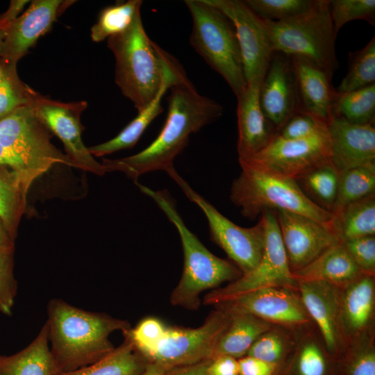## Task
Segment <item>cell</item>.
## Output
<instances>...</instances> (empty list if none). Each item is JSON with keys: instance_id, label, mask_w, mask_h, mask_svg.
Here are the masks:
<instances>
[{"instance_id": "obj_43", "label": "cell", "mask_w": 375, "mask_h": 375, "mask_svg": "<svg viewBox=\"0 0 375 375\" xmlns=\"http://www.w3.org/2000/svg\"><path fill=\"white\" fill-rule=\"evenodd\" d=\"M363 273H375V236L369 235L341 242Z\"/></svg>"}, {"instance_id": "obj_1", "label": "cell", "mask_w": 375, "mask_h": 375, "mask_svg": "<svg viewBox=\"0 0 375 375\" xmlns=\"http://www.w3.org/2000/svg\"><path fill=\"white\" fill-rule=\"evenodd\" d=\"M168 97V113L157 138L142 151L115 160L105 159L106 172L119 171L137 183L144 174L167 169L188 145L190 135L219 118L223 107L200 94L185 78L173 84Z\"/></svg>"}, {"instance_id": "obj_28", "label": "cell", "mask_w": 375, "mask_h": 375, "mask_svg": "<svg viewBox=\"0 0 375 375\" xmlns=\"http://www.w3.org/2000/svg\"><path fill=\"white\" fill-rule=\"evenodd\" d=\"M340 242L375 235V193L333 213L328 225Z\"/></svg>"}, {"instance_id": "obj_29", "label": "cell", "mask_w": 375, "mask_h": 375, "mask_svg": "<svg viewBox=\"0 0 375 375\" xmlns=\"http://www.w3.org/2000/svg\"><path fill=\"white\" fill-rule=\"evenodd\" d=\"M185 77L186 75L167 81L153 101L145 109L138 112L137 117L117 136L103 143L88 147L89 152L92 156H102L133 147L151 122L163 111L161 103L163 95L173 84Z\"/></svg>"}, {"instance_id": "obj_3", "label": "cell", "mask_w": 375, "mask_h": 375, "mask_svg": "<svg viewBox=\"0 0 375 375\" xmlns=\"http://www.w3.org/2000/svg\"><path fill=\"white\" fill-rule=\"evenodd\" d=\"M108 47L115 58V81L138 112L167 81L186 74L176 58L148 37L140 12L125 31L108 38Z\"/></svg>"}, {"instance_id": "obj_19", "label": "cell", "mask_w": 375, "mask_h": 375, "mask_svg": "<svg viewBox=\"0 0 375 375\" xmlns=\"http://www.w3.org/2000/svg\"><path fill=\"white\" fill-rule=\"evenodd\" d=\"M297 287L303 304L317 325L326 349L336 353L344 336L340 314L342 288L320 281H297Z\"/></svg>"}, {"instance_id": "obj_44", "label": "cell", "mask_w": 375, "mask_h": 375, "mask_svg": "<svg viewBox=\"0 0 375 375\" xmlns=\"http://www.w3.org/2000/svg\"><path fill=\"white\" fill-rule=\"evenodd\" d=\"M297 370L299 375H326V358L315 341L308 340L301 346L297 354Z\"/></svg>"}, {"instance_id": "obj_53", "label": "cell", "mask_w": 375, "mask_h": 375, "mask_svg": "<svg viewBox=\"0 0 375 375\" xmlns=\"http://www.w3.org/2000/svg\"><path fill=\"white\" fill-rule=\"evenodd\" d=\"M6 36V32L4 31L0 30V61L3 56V42Z\"/></svg>"}, {"instance_id": "obj_9", "label": "cell", "mask_w": 375, "mask_h": 375, "mask_svg": "<svg viewBox=\"0 0 375 375\" xmlns=\"http://www.w3.org/2000/svg\"><path fill=\"white\" fill-rule=\"evenodd\" d=\"M34 101L0 119V144L22 158L39 176L55 164L77 168L51 142L49 130L38 116Z\"/></svg>"}, {"instance_id": "obj_35", "label": "cell", "mask_w": 375, "mask_h": 375, "mask_svg": "<svg viewBox=\"0 0 375 375\" xmlns=\"http://www.w3.org/2000/svg\"><path fill=\"white\" fill-rule=\"evenodd\" d=\"M375 84V37L360 50L351 53L349 67L336 91L359 90Z\"/></svg>"}, {"instance_id": "obj_15", "label": "cell", "mask_w": 375, "mask_h": 375, "mask_svg": "<svg viewBox=\"0 0 375 375\" xmlns=\"http://www.w3.org/2000/svg\"><path fill=\"white\" fill-rule=\"evenodd\" d=\"M275 212L292 272L304 267L326 250L340 243L324 224L301 214L286 210Z\"/></svg>"}, {"instance_id": "obj_16", "label": "cell", "mask_w": 375, "mask_h": 375, "mask_svg": "<svg viewBox=\"0 0 375 375\" xmlns=\"http://www.w3.org/2000/svg\"><path fill=\"white\" fill-rule=\"evenodd\" d=\"M261 110L277 132L299 110L296 78L290 56L274 52L259 90Z\"/></svg>"}, {"instance_id": "obj_51", "label": "cell", "mask_w": 375, "mask_h": 375, "mask_svg": "<svg viewBox=\"0 0 375 375\" xmlns=\"http://www.w3.org/2000/svg\"><path fill=\"white\" fill-rule=\"evenodd\" d=\"M169 368L153 362H149L145 370L141 375H163Z\"/></svg>"}, {"instance_id": "obj_54", "label": "cell", "mask_w": 375, "mask_h": 375, "mask_svg": "<svg viewBox=\"0 0 375 375\" xmlns=\"http://www.w3.org/2000/svg\"><path fill=\"white\" fill-rule=\"evenodd\" d=\"M3 73V66H2V65L0 63V81H1V78H2Z\"/></svg>"}, {"instance_id": "obj_10", "label": "cell", "mask_w": 375, "mask_h": 375, "mask_svg": "<svg viewBox=\"0 0 375 375\" xmlns=\"http://www.w3.org/2000/svg\"><path fill=\"white\" fill-rule=\"evenodd\" d=\"M166 172L188 199L204 212L212 240L225 251L242 274L253 269L259 263L265 247V228L261 217L253 226L244 228L238 226L193 190L174 167Z\"/></svg>"}, {"instance_id": "obj_37", "label": "cell", "mask_w": 375, "mask_h": 375, "mask_svg": "<svg viewBox=\"0 0 375 375\" xmlns=\"http://www.w3.org/2000/svg\"><path fill=\"white\" fill-rule=\"evenodd\" d=\"M328 5L336 36L343 26L353 20L362 19L374 26V0H331Z\"/></svg>"}, {"instance_id": "obj_27", "label": "cell", "mask_w": 375, "mask_h": 375, "mask_svg": "<svg viewBox=\"0 0 375 375\" xmlns=\"http://www.w3.org/2000/svg\"><path fill=\"white\" fill-rule=\"evenodd\" d=\"M33 176L0 166V222L14 241Z\"/></svg>"}, {"instance_id": "obj_13", "label": "cell", "mask_w": 375, "mask_h": 375, "mask_svg": "<svg viewBox=\"0 0 375 375\" xmlns=\"http://www.w3.org/2000/svg\"><path fill=\"white\" fill-rule=\"evenodd\" d=\"M232 22L247 83L262 81L274 53L263 21L240 0H206Z\"/></svg>"}, {"instance_id": "obj_23", "label": "cell", "mask_w": 375, "mask_h": 375, "mask_svg": "<svg viewBox=\"0 0 375 375\" xmlns=\"http://www.w3.org/2000/svg\"><path fill=\"white\" fill-rule=\"evenodd\" d=\"M374 275L363 273L342 288L340 314L344 335H358L365 331L374 317Z\"/></svg>"}, {"instance_id": "obj_47", "label": "cell", "mask_w": 375, "mask_h": 375, "mask_svg": "<svg viewBox=\"0 0 375 375\" xmlns=\"http://www.w3.org/2000/svg\"><path fill=\"white\" fill-rule=\"evenodd\" d=\"M208 375H239L238 360L226 355L212 358L208 367Z\"/></svg>"}, {"instance_id": "obj_34", "label": "cell", "mask_w": 375, "mask_h": 375, "mask_svg": "<svg viewBox=\"0 0 375 375\" xmlns=\"http://www.w3.org/2000/svg\"><path fill=\"white\" fill-rule=\"evenodd\" d=\"M142 3L140 0H128L103 9L91 28L92 40L99 42L125 31L140 12Z\"/></svg>"}, {"instance_id": "obj_42", "label": "cell", "mask_w": 375, "mask_h": 375, "mask_svg": "<svg viewBox=\"0 0 375 375\" xmlns=\"http://www.w3.org/2000/svg\"><path fill=\"white\" fill-rule=\"evenodd\" d=\"M327 128V124L317 117L299 110L277 132L287 140H299L311 137Z\"/></svg>"}, {"instance_id": "obj_40", "label": "cell", "mask_w": 375, "mask_h": 375, "mask_svg": "<svg viewBox=\"0 0 375 375\" xmlns=\"http://www.w3.org/2000/svg\"><path fill=\"white\" fill-rule=\"evenodd\" d=\"M288 347L286 336L272 327L258 337L247 355L278 365L286 354Z\"/></svg>"}, {"instance_id": "obj_20", "label": "cell", "mask_w": 375, "mask_h": 375, "mask_svg": "<svg viewBox=\"0 0 375 375\" xmlns=\"http://www.w3.org/2000/svg\"><path fill=\"white\" fill-rule=\"evenodd\" d=\"M62 1L35 0L6 29L1 62L16 65L56 20Z\"/></svg>"}, {"instance_id": "obj_31", "label": "cell", "mask_w": 375, "mask_h": 375, "mask_svg": "<svg viewBox=\"0 0 375 375\" xmlns=\"http://www.w3.org/2000/svg\"><path fill=\"white\" fill-rule=\"evenodd\" d=\"M332 115L353 124H374L375 84L348 92H337Z\"/></svg>"}, {"instance_id": "obj_4", "label": "cell", "mask_w": 375, "mask_h": 375, "mask_svg": "<svg viewBox=\"0 0 375 375\" xmlns=\"http://www.w3.org/2000/svg\"><path fill=\"white\" fill-rule=\"evenodd\" d=\"M141 192L150 197L175 226L183 250L181 278L173 290L172 305L194 310L200 306V294L226 281L239 278L242 272L232 262L211 253L185 224L176 206L165 190H153L136 183Z\"/></svg>"}, {"instance_id": "obj_24", "label": "cell", "mask_w": 375, "mask_h": 375, "mask_svg": "<svg viewBox=\"0 0 375 375\" xmlns=\"http://www.w3.org/2000/svg\"><path fill=\"white\" fill-rule=\"evenodd\" d=\"M362 274L363 272L341 242L326 250L308 265L292 272L297 281H320L340 288H344Z\"/></svg>"}, {"instance_id": "obj_18", "label": "cell", "mask_w": 375, "mask_h": 375, "mask_svg": "<svg viewBox=\"0 0 375 375\" xmlns=\"http://www.w3.org/2000/svg\"><path fill=\"white\" fill-rule=\"evenodd\" d=\"M327 127L331 162L338 173L360 167L375 168L374 124H353L333 115Z\"/></svg>"}, {"instance_id": "obj_50", "label": "cell", "mask_w": 375, "mask_h": 375, "mask_svg": "<svg viewBox=\"0 0 375 375\" xmlns=\"http://www.w3.org/2000/svg\"><path fill=\"white\" fill-rule=\"evenodd\" d=\"M29 2L26 0H12L6 11L0 15V30L6 32L8 26L19 17L25 5Z\"/></svg>"}, {"instance_id": "obj_7", "label": "cell", "mask_w": 375, "mask_h": 375, "mask_svg": "<svg viewBox=\"0 0 375 375\" xmlns=\"http://www.w3.org/2000/svg\"><path fill=\"white\" fill-rule=\"evenodd\" d=\"M185 3L192 20L190 44L223 77L237 98L247 83L233 24L206 0H186Z\"/></svg>"}, {"instance_id": "obj_48", "label": "cell", "mask_w": 375, "mask_h": 375, "mask_svg": "<svg viewBox=\"0 0 375 375\" xmlns=\"http://www.w3.org/2000/svg\"><path fill=\"white\" fill-rule=\"evenodd\" d=\"M0 166L9 167L18 172L31 174L35 178L39 177L22 158L4 147L1 144H0Z\"/></svg>"}, {"instance_id": "obj_2", "label": "cell", "mask_w": 375, "mask_h": 375, "mask_svg": "<svg viewBox=\"0 0 375 375\" xmlns=\"http://www.w3.org/2000/svg\"><path fill=\"white\" fill-rule=\"evenodd\" d=\"M50 351L57 374L89 365L115 347L110 335L128 329L127 321L79 308L60 299L47 304Z\"/></svg>"}, {"instance_id": "obj_55", "label": "cell", "mask_w": 375, "mask_h": 375, "mask_svg": "<svg viewBox=\"0 0 375 375\" xmlns=\"http://www.w3.org/2000/svg\"><path fill=\"white\" fill-rule=\"evenodd\" d=\"M0 375H2V374L0 373Z\"/></svg>"}, {"instance_id": "obj_38", "label": "cell", "mask_w": 375, "mask_h": 375, "mask_svg": "<svg viewBox=\"0 0 375 375\" xmlns=\"http://www.w3.org/2000/svg\"><path fill=\"white\" fill-rule=\"evenodd\" d=\"M244 2L262 20L281 21L305 12L315 0H245Z\"/></svg>"}, {"instance_id": "obj_25", "label": "cell", "mask_w": 375, "mask_h": 375, "mask_svg": "<svg viewBox=\"0 0 375 375\" xmlns=\"http://www.w3.org/2000/svg\"><path fill=\"white\" fill-rule=\"evenodd\" d=\"M222 304L229 311V322L217 344L213 358L226 355L239 359L247 356L254 342L271 328L272 324L228 303Z\"/></svg>"}, {"instance_id": "obj_11", "label": "cell", "mask_w": 375, "mask_h": 375, "mask_svg": "<svg viewBox=\"0 0 375 375\" xmlns=\"http://www.w3.org/2000/svg\"><path fill=\"white\" fill-rule=\"evenodd\" d=\"M229 317L227 307L219 304L197 328L167 326L146 360L171 369L212 359Z\"/></svg>"}, {"instance_id": "obj_46", "label": "cell", "mask_w": 375, "mask_h": 375, "mask_svg": "<svg viewBox=\"0 0 375 375\" xmlns=\"http://www.w3.org/2000/svg\"><path fill=\"white\" fill-rule=\"evenodd\" d=\"M238 360L239 375H274L277 365L245 356Z\"/></svg>"}, {"instance_id": "obj_45", "label": "cell", "mask_w": 375, "mask_h": 375, "mask_svg": "<svg viewBox=\"0 0 375 375\" xmlns=\"http://www.w3.org/2000/svg\"><path fill=\"white\" fill-rule=\"evenodd\" d=\"M353 348L347 363V375H375V351L367 340Z\"/></svg>"}, {"instance_id": "obj_5", "label": "cell", "mask_w": 375, "mask_h": 375, "mask_svg": "<svg viewBox=\"0 0 375 375\" xmlns=\"http://www.w3.org/2000/svg\"><path fill=\"white\" fill-rule=\"evenodd\" d=\"M239 163L242 170L232 183L230 199L244 217L254 219L266 210H286L328 226L333 213L309 199L296 180Z\"/></svg>"}, {"instance_id": "obj_14", "label": "cell", "mask_w": 375, "mask_h": 375, "mask_svg": "<svg viewBox=\"0 0 375 375\" xmlns=\"http://www.w3.org/2000/svg\"><path fill=\"white\" fill-rule=\"evenodd\" d=\"M34 106L38 116L48 130L62 141L67 156L77 168L99 176L106 172L105 166L93 158L82 140L80 117L87 107L85 101L63 103L38 94Z\"/></svg>"}, {"instance_id": "obj_52", "label": "cell", "mask_w": 375, "mask_h": 375, "mask_svg": "<svg viewBox=\"0 0 375 375\" xmlns=\"http://www.w3.org/2000/svg\"><path fill=\"white\" fill-rule=\"evenodd\" d=\"M0 247L14 248V241L10 238L1 223L0 222Z\"/></svg>"}, {"instance_id": "obj_12", "label": "cell", "mask_w": 375, "mask_h": 375, "mask_svg": "<svg viewBox=\"0 0 375 375\" xmlns=\"http://www.w3.org/2000/svg\"><path fill=\"white\" fill-rule=\"evenodd\" d=\"M238 161L297 180L315 168L331 163L328 127L311 137L299 140H287L276 134L261 151Z\"/></svg>"}, {"instance_id": "obj_6", "label": "cell", "mask_w": 375, "mask_h": 375, "mask_svg": "<svg viewBox=\"0 0 375 375\" xmlns=\"http://www.w3.org/2000/svg\"><path fill=\"white\" fill-rule=\"evenodd\" d=\"M262 21L274 52L307 58L333 76L339 63L328 1L315 0L308 10L283 20Z\"/></svg>"}, {"instance_id": "obj_41", "label": "cell", "mask_w": 375, "mask_h": 375, "mask_svg": "<svg viewBox=\"0 0 375 375\" xmlns=\"http://www.w3.org/2000/svg\"><path fill=\"white\" fill-rule=\"evenodd\" d=\"M14 248L0 247V312L12 314L17 292V283L14 275Z\"/></svg>"}, {"instance_id": "obj_33", "label": "cell", "mask_w": 375, "mask_h": 375, "mask_svg": "<svg viewBox=\"0 0 375 375\" xmlns=\"http://www.w3.org/2000/svg\"><path fill=\"white\" fill-rule=\"evenodd\" d=\"M375 193V168L360 167L339 172L336 198L331 212Z\"/></svg>"}, {"instance_id": "obj_8", "label": "cell", "mask_w": 375, "mask_h": 375, "mask_svg": "<svg viewBox=\"0 0 375 375\" xmlns=\"http://www.w3.org/2000/svg\"><path fill=\"white\" fill-rule=\"evenodd\" d=\"M265 228V247L258 265L226 287L212 290L204 298L207 305L229 302L244 294L269 287L298 290L297 281L291 272L282 242L275 210L261 214Z\"/></svg>"}, {"instance_id": "obj_30", "label": "cell", "mask_w": 375, "mask_h": 375, "mask_svg": "<svg viewBox=\"0 0 375 375\" xmlns=\"http://www.w3.org/2000/svg\"><path fill=\"white\" fill-rule=\"evenodd\" d=\"M149 362L127 340L89 365L56 375H141Z\"/></svg>"}, {"instance_id": "obj_17", "label": "cell", "mask_w": 375, "mask_h": 375, "mask_svg": "<svg viewBox=\"0 0 375 375\" xmlns=\"http://www.w3.org/2000/svg\"><path fill=\"white\" fill-rule=\"evenodd\" d=\"M297 291L285 287L265 288L240 295L225 303L271 324L301 326L311 319Z\"/></svg>"}, {"instance_id": "obj_39", "label": "cell", "mask_w": 375, "mask_h": 375, "mask_svg": "<svg viewBox=\"0 0 375 375\" xmlns=\"http://www.w3.org/2000/svg\"><path fill=\"white\" fill-rule=\"evenodd\" d=\"M167 327L157 318L147 317L134 328H129L122 333L124 338L128 340L137 351L146 358L160 341Z\"/></svg>"}, {"instance_id": "obj_26", "label": "cell", "mask_w": 375, "mask_h": 375, "mask_svg": "<svg viewBox=\"0 0 375 375\" xmlns=\"http://www.w3.org/2000/svg\"><path fill=\"white\" fill-rule=\"evenodd\" d=\"M2 375H56L50 351L45 322L35 338L24 349L11 355H0Z\"/></svg>"}, {"instance_id": "obj_21", "label": "cell", "mask_w": 375, "mask_h": 375, "mask_svg": "<svg viewBox=\"0 0 375 375\" xmlns=\"http://www.w3.org/2000/svg\"><path fill=\"white\" fill-rule=\"evenodd\" d=\"M296 78L299 110L309 113L327 124L332 117L336 90L324 69L307 58L290 56Z\"/></svg>"}, {"instance_id": "obj_49", "label": "cell", "mask_w": 375, "mask_h": 375, "mask_svg": "<svg viewBox=\"0 0 375 375\" xmlns=\"http://www.w3.org/2000/svg\"><path fill=\"white\" fill-rule=\"evenodd\" d=\"M210 360L175 367L168 369L163 375H208V367Z\"/></svg>"}, {"instance_id": "obj_22", "label": "cell", "mask_w": 375, "mask_h": 375, "mask_svg": "<svg viewBox=\"0 0 375 375\" xmlns=\"http://www.w3.org/2000/svg\"><path fill=\"white\" fill-rule=\"evenodd\" d=\"M261 82L247 84L244 91L237 97L238 160H247L261 151L276 134L260 106Z\"/></svg>"}, {"instance_id": "obj_36", "label": "cell", "mask_w": 375, "mask_h": 375, "mask_svg": "<svg viewBox=\"0 0 375 375\" xmlns=\"http://www.w3.org/2000/svg\"><path fill=\"white\" fill-rule=\"evenodd\" d=\"M0 63L3 73L0 81V119L15 109L32 103L38 93L21 81L16 65Z\"/></svg>"}, {"instance_id": "obj_32", "label": "cell", "mask_w": 375, "mask_h": 375, "mask_svg": "<svg viewBox=\"0 0 375 375\" xmlns=\"http://www.w3.org/2000/svg\"><path fill=\"white\" fill-rule=\"evenodd\" d=\"M338 176V172L329 163L309 171L296 181L309 199L331 212L336 198Z\"/></svg>"}]
</instances>
